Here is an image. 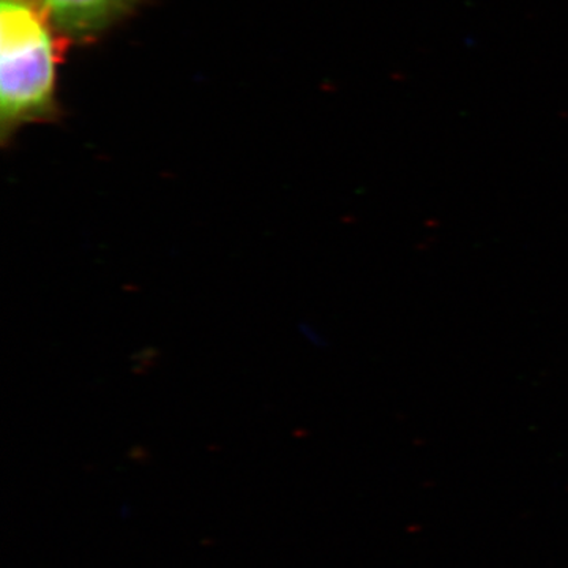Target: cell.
<instances>
[{
    "label": "cell",
    "mask_w": 568,
    "mask_h": 568,
    "mask_svg": "<svg viewBox=\"0 0 568 568\" xmlns=\"http://www.w3.org/2000/svg\"><path fill=\"white\" fill-rule=\"evenodd\" d=\"M50 18L36 0L0 6V126L9 141L21 126L58 114V50Z\"/></svg>",
    "instance_id": "obj_1"
},
{
    "label": "cell",
    "mask_w": 568,
    "mask_h": 568,
    "mask_svg": "<svg viewBox=\"0 0 568 568\" xmlns=\"http://www.w3.org/2000/svg\"><path fill=\"white\" fill-rule=\"evenodd\" d=\"M55 28L85 39L102 32L136 6L138 0H36Z\"/></svg>",
    "instance_id": "obj_2"
}]
</instances>
